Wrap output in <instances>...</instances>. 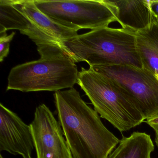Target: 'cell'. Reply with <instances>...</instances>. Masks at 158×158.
<instances>
[{
  "mask_svg": "<svg viewBox=\"0 0 158 158\" xmlns=\"http://www.w3.org/2000/svg\"><path fill=\"white\" fill-rule=\"evenodd\" d=\"M58 121L73 158H107L120 140L74 87L54 94Z\"/></svg>",
  "mask_w": 158,
  "mask_h": 158,
  "instance_id": "6da1fadb",
  "label": "cell"
},
{
  "mask_svg": "<svg viewBox=\"0 0 158 158\" xmlns=\"http://www.w3.org/2000/svg\"><path fill=\"white\" fill-rule=\"evenodd\" d=\"M62 50L75 63L89 67L110 65L143 68L135 33L123 28L102 27L63 41Z\"/></svg>",
  "mask_w": 158,
  "mask_h": 158,
  "instance_id": "7a4b0ae2",
  "label": "cell"
},
{
  "mask_svg": "<svg viewBox=\"0 0 158 158\" xmlns=\"http://www.w3.org/2000/svg\"><path fill=\"white\" fill-rule=\"evenodd\" d=\"M77 84L101 118L121 132L144 122V117L129 98L110 79L89 67L81 68Z\"/></svg>",
  "mask_w": 158,
  "mask_h": 158,
  "instance_id": "3957f363",
  "label": "cell"
},
{
  "mask_svg": "<svg viewBox=\"0 0 158 158\" xmlns=\"http://www.w3.org/2000/svg\"><path fill=\"white\" fill-rule=\"evenodd\" d=\"M77 66L64 53L40 57L11 70L7 90L57 92L77 83Z\"/></svg>",
  "mask_w": 158,
  "mask_h": 158,
  "instance_id": "277c9868",
  "label": "cell"
},
{
  "mask_svg": "<svg viewBox=\"0 0 158 158\" xmlns=\"http://www.w3.org/2000/svg\"><path fill=\"white\" fill-rule=\"evenodd\" d=\"M38 9L52 21L78 31L107 27L117 22L106 0H34Z\"/></svg>",
  "mask_w": 158,
  "mask_h": 158,
  "instance_id": "5b68a950",
  "label": "cell"
},
{
  "mask_svg": "<svg viewBox=\"0 0 158 158\" xmlns=\"http://www.w3.org/2000/svg\"><path fill=\"white\" fill-rule=\"evenodd\" d=\"M91 68L119 87L145 120L158 113V78L153 73L131 65H102Z\"/></svg>",
  "mask_w": 158,
  "mask_h": 158,
  "instance_id": "8992f818",
  "label": "cell"
},
{
  "mask_svg": "<svg viewBox=\"0 0 158 158\" xmlns=\"http://www.w3.org/2000/svg\"><path fill=\"white\" fill-rule=\"evenodd\" d=\"M12 4L30 22L27 31L22 33L37 47L40 56L63 51L62 43L78 35L77 31L53 22L40 11L34 0H12Z\"/></svg>",
  "mask_w": 158,
  "mask_h": 158,
  "instance_id": "52a82bcc",
  "label": "cell"
},
{
  "mask_svg": "<svg viewBox=\"0 0 158 158\" xmlns=\"http://www.w3.org/2000/svg\"><path fill=\"white\" fill-rule=\"evenodd\" d=\"M30 125L37 158H73L61 126L46 104L36 108Z\"/></svg>",
  "mask_w": 158,
  "mask_h": 158,
  "instance_id": "ba28073f",
  "label": "cell"
},
{
  "mask_svg": "<svg viewBox=\"0 0 158 158\" xmlns=\"http://www.w3.org/2000/svg\"><path fill=\"white\" fill-rule=\"evenodd\" d=\"M35 149L30 125L15 113L0 104V150L23 158H33Z\"/></svg>",
  "mask_w": 158,
  "mask_h": 158,
  "instance_id": "9c48e42d",
  "label": "cell"
},
{
  "mask_svg": "<svg viewBox=\"0 0 158 158\" xmlns=\"http://www.w3.org/2000/svg\"><path fill=\"white\" fill-rule=\"evenodd\" d=\"M117 22L126 30L136 33L148 27L155 19L148 0H106Z\"/></svg>",
  "mask_w": 158,
  "mask_h": 158,
  "instance_id": "30bf717a",
  "label": "cell"
},
{
  "mask_svg": "<svg viewBox=\"0 0 158 158\" xmlns=\"http://www.w3.org/2000/svg\"><path fill=\"white\" fill-rule=\"evenodd\" d=\"M143 68L158 75V23L155 18L148 28L135 33Z\"/></svg>",
  "mask_w": 158,
  "mask_h": 158,
  "instance_id": "8fae6325",
  "label": "cell"
},
{
  "mask_svg": "<svg viewBox=\"0 0 158 158\" xmlns=\"http://www.w3.org/2000/svg\"><path fill=\"white\" fill-rule=\"evenodd\" d=\"M154 149L149 135L135 132L128 137H123L118 147L107 158H151Z\"/></svg>",
  "mask_w": 158,
  "mask_h": 158,
  "instance_id": "7c38bea8",
  "label": "cell"
},
{
  "mask_svg": "<svg viewBox=\"0 0 158 158\" xmlns=\"http://www.w3.org/2000/svg\"><path fill=\"white\" fill-rule=\"evenodd\" d=\"M30 22L12 4V0L0 1V37L7 35V31L18 30L21 34L28 30Z\"/></svg>",
  "mask_w": 158,
  "mask_h": 158,
  "instance_id": "4fadbf2b",
  "label": "cell"
},
{
  "mask_svg": "<svg viewBox=\"0 0 158 158\" xmlns=\"http://www.w3.org/2000/svg\"><path fill=\"white\" fill-rule=\"evenodd\" d=\"M15 33L12 32L9 35L0 37V61L4 60L10 52V43L11 42Z\"/></svg>",
  "mask_w": 158,
  "mask_h": 158,
  "instance_id": "5bb4252c",
  "label": "cell"
},
{
  "mask_svg": "<svg viewBox=\"0 0 158 158\" xmlns=\"http://www.w3.org/2000/svg\"><path fill=\"white\" fill-rule=\"evenodd\" d=\"M146 123L155 131V133L158 132V113L147 119Z\"/></svg>",
  "mask_w": 158,
  "mask_h": 158,
  "instance_id": "9a60e30c",
  "label": "cell"
},
{
  "mask_svg": "<svg viewBox=\"0 0 158 158\" xmlns=\"http://www.w3.org/2000/svg\"><path fill=\"white\" fill-rule=\"evenodd\" d=\"M150 7L152 14L155 18L158 17V1L150 0L149 1Z\"/></svg>",
  "mask_w": 158,
  "mask_h": 158,
  "instance_id": "2e32d148",
  "label": "cell"
},
{
  "mask_svg": "<svg viewBox=\"0 0 158 158\" xmlns=\"http://www.w3.org/2000/svg\"><path fill=\"white\" fill-rule=\"evenodd\" d=\"M155 142L156 143V145L158 148V132L155 133Z\"/></svg>",
  "mask_w": 158,
  "mask_h": 158,
  "instance_id": "e0dca14e",
  "label": "cell"
},
{
  "mask_svg": "<svg viewBox=\"0 0 158 158\" xmlns=\"http://www.w3.org/2000/svg\"><path fill=\"white\" fill-rule=\"evenodd\" d=\"M0 158H3L2 154H1V155H0Z\"/></svg>",
  "mask_w": 158,
  "mask_h": 158,
  "instance_id": "ac0fdd59",
  "label": "cell"
},
{
  "mask_svg": "<svg viewBox=\"0 0 158 158\" xmlns=\"http://www.w3.org/2000/svg\"><path fill=\"white\" fill-rule=\"evenodd\" d=\"M156 18V20H157V22H158V17H157V18Z\"/></svg>",
  "mask_w": 158,
  "mask_h": 158,
  "instance_id": "d6986e66",
  "label": "cell"
},
{
  "mask_svg": "<svg viewBox=\"0 0 158 158\" xmlns=\"http://www.w3.org/2000/svg\"><path fill=\"white\" fill-rule=\"evenodd\" d=\"M156 76L157 77H158V75H156Z\"/></svg>",
  "mask_w": 158,
  "mask_h": 158,
  "instance_id": "ffe728a7",
  "label": "cell"
}]
</instances>
